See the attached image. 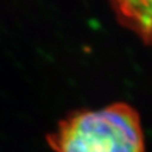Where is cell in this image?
Masks as SVG:
<instances>
[{
	"instance_id": "obj_1",
	"label": "cell",
	"mask_w": 152,
	"mask_h": 152,
	"mask_svg": "<svg viewBox=\"0 0 152 152\" xmlns=\"http://www.w3.org/2000/svg\"><path fill=\"white\" fill-rule=\"evenodd\" d=\"M47 141L55 152H145L140 115L126 103L70 114Z\"/></svg>"
},
{
	"instance_id": "obj_2",
	"label": "cell",
	"mask_w": 152,
	"mask_h": 152,
	"mask_svg": "<svg viewBox=\"0 0 152 152\" xmlns=\"http://www.w3.org/2000/svg\"><path fill=\"white\" fill-rule=\"evenodd\" d=\"M118 22L152 46V0H109Z\"/></svg>"
}]
</instances>
